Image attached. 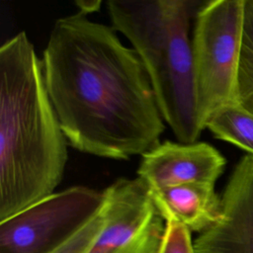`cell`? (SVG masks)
I'll return each mask as SVG.
<instances>
[{"label":"cell","mask_w":253,"mask_h":253,"mask_svg":"<svg viewBox=\"0 0 253 253\" xmlns=\"http://www.w3.org/2000/svg\"><path fill=\"white\" fill-rule=\"evenodd\" d=\"M206 128L214 137L232 143L253 155V115L238 105L226 106L213 114Z\"/></svg>","instance_id":"obj_10"},{"label":"cell","mask_w":253,"mask_h":253,"mask_svg":"<svg viewBox=\"0 0 253 253\" xmlns=\"http://www.w3.org/2000/svg\"><path fill=\"white\" fill-rule=\"evenodd\" d=\"M150 195L164 220L174 219L191 232H204L220 216L221 200L214 185L191 183L150 190Z\"/></svg>","instance_id":"obj_9"},{"label":"cell","mask_w":253,"mask_h":253,"mask_svg":"<svg viewBox=\"0 0 253 253\" xmlns=\"http://www.w3.org/2000/svg\"><path fill=\"white\" fill-rule=\"evenodd\" d=\"M245 0L202 2L192 36L197 111L204 130L220 109L237 105V73Z\"/></svg>","instance_id":"obj_4"},{"label":"cell","mask_w":253,"mask_h":253,"mask_svg":"<svg viewBox=\"0 0 253 253\" xmlns=\"http://www.w3.org/2000/svg\"><path fill=\"white\" fill-rule=\"evenodd\" d=\"M103 194L106 224L87 253H158L165 220L148 186L138 177L119 178Z\"/></svg>","instance_id":"obj_6"},{"label":"cell","mask_w":253,"mask_h":253,"mask_svg":"<svg viewBox=\"0 0 253 253\" xmlns=\"http://www.w3.org/2000/svg\"><path fill=\"white\" fill-rule=\"evenodd\" d=\"M104 194L73 186L0 221V253H50L102 209Z\"/></svg>","instance_id":"obj_5"},{"label":"cell","mask_w":253,"mask_h":253,"mask_svg":"<svg viewBox=\"0 0 253 253\" xmlns=\"http://www.w3.org/2000/svg\"><path fill=\"white\" fill-rule=\"evenodd\" d=\"M76 6L79 8V13L83 15H88L94 13L100 9L102 4L101 1H75Z\"/></svg>","instance_id":"obj_14"},{"label":"cell","mask_w":253,"mask_h":253,"mask_svg":"<svg viewBox=\"0 0 253 253\" xmlns=\"http://www.w3.org/2000/svg\"><path fill=\"white\" fill-rule=\"evenodd\" d=\"M218 220L193 242L195 253H253V155L236 164L220 197Z\"/></svg>","instance_id":"obj_7"},{"label":"cell","mask_w":253,"mask_h":253,"mask_svg":"<svg viewBox=\"0 0 253 253\" xmlns=\"http://www.w3.org/2000/svg\"><path fill=\"white\" fill-rule=\"evenodd\" d=\"M191 233L180 222L174 219H166L158 253H195Z\"/></svg>","instance_id":"obj_13"},{"label":"cell","mask_w":253,"mask_h":253,"mask_svg":"<svg viewBox=\"0 0 253 253\" xmlns=\"http://www.w3.org/2000/svg\"><path fill=\"white\" fill-rule=\"evenodd\" d=\"M237 105L253 115V0H245L237 73Z\"/></svg>","instance_id":"obj_11"},{"label":"cell","mask_w":253,"mask_h":253,"mask_svg":"<svg viewBox=\"0 0 253 253\" xmlns=\"http://www.w3.org/2000/svg\"><path fill=\"white\" fill-rule=\"evenodd\" d=\"M67 140L25 32L0 47V221L54 193Z\"/></svg>","instance_id":"obj_2"},{"label":"cell","mask_w":253,"mask_h":253,"mask_svg":"<svg viewBox=\"0 0 253 253\" xmlns=\"http://www.w3.org/2000/svg\"><path fill=\"white\" fill-rule=\"evenodd\" d=\"M225 163L221 153L209 143L165 140L141 155L136 172L150 190L191 183L214 185Z\"/></svg>","instance_id":"obj_8"},{"label":"cell","mask_w":253,"mask_h":253,"mask_svg":"<svg viewBox=\"0 0 253 253\" xmlns=\"http://www.w3.org/2000/svg\"><path fill=\"white\" fill-rule=\"evenodd\" d=\"M106 224L104 204L101 211L68 240L50 253H87Z\"/></svg>","instance_id":"obj_12"},{"label":"cell","mask_w":253,"mask_h":253,"mask_svg":"<svg viewBox=\"0 0 253 253\" xmlns=\"http://www.w3.org/2000/svg\"><path fill=\"white\" fill-rule=\"evenodd\" d=\"M45 89L67 143L126 160L165 129L145 69L113 27L76 13L55 21L42 58Z\"/></svg>","instance_id":"obj_1"},{"label":"cell","mask_w":253,"mask_h":253,"mask_svg":"<svg viewBox=\"0 0 253 253\" xmlns=\"http://www.w3.org/2000/svg\"><path fill=\"white\" fill-rule=\"evenodd\" d=\"M201 4L192 0L107 2L112 27L138 55L161 116L181 143L197 142L203 131L190 36L192 19Z\"/></svg>","instance_id":"obj_3"}]
</instances>
